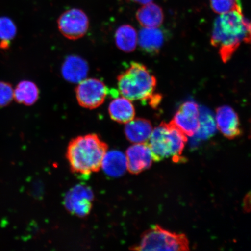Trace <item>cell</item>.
Listing matches in <instances>:
<instances>
[{
  "label": "cell",
  "instance_id": "obj_1",
  "mask_svg": "<svg viewBox=\"0 0 251 251\" xmlns=\"http://www.w3.org/2000/svg\"><path fill=\"white\" fill-rule=\"evenodd\" d=\"M250 23L243 12L232 11L216 19L211 42L219 49L223 62L230 60L241 43H250Z\"/></svg>",
  "mask_w": 251,
  "mask_h": 251
},
{
  "label": "cell",
  "instance_id": "obj_2",
  "mask_svg": "<svg viewBox=\"0 0 251 251\" xmlns=\"http://www.w3.org/2000/svg\"><path fill=\"white\" fill-rule=\"evenodd\" d=\"M107 151V144L99 135L93 133L72 140L66 155L72 172L89 175L101 168L103 157Z\"/></svg>",
  "mask_w": 251,
  "mask_h": 251
},
{
  "label": "cell",
  "instance_id": "obj_3",
  "mask_svg": "<svg viewBox=\"0 0 251 251\" xmlns=\"http://www.w3.org/2000/svg\"><path fill=\"white\" fill-rule=\"evenodd\" d=\"M156 79L145 65L132 62L118 77V86L121 95L131 101H149L155 107L161 97L155 94Z\"/></svg>",
  "mask_w": 251,
  "mask_h": 251
},
{
  "label": "cell",
  "instance_id": "obj_4",
  "mask_svg": "<svg viewBox=\"0 0 251 251\" xmlns=\"http://www.w3.org/2000/svg\"><path fill=\"white\" fill-rule=\"evenodd\" d=\"M187 141L186 135L171 122L169 124L162 122L152 130L146 143L151 151L153 161L159 162L171 158L177 163L185 159L182 153Z\"/></svg>",
  "mask_w": 251,
  "mask_h": 251
},
{
  "label": "cell",
  "instance_id": "obj_5",
  "mask_svg": "<svg viewBox=\"0 0 251 251\" xmlns=\"http://www.w3.org/2000/svg\"><path fill=\"white\" fill-rule=\"evenodd\" d=\"M136 251H188L189 241L186 235L172 233L159 225L149 229L141 236L140 242L131 248Z\"/></svg>",
  "mask_w": 251,
  "mask_h": 251
},
{
  "label": "cell",
  "instance_id": "obj_6",
  "mask_svg": "<svg viewBox=\"0 0 251 251\" xmlns=\"http://www.w3.org/2000/svg\"><path fill=\"white\" fill-rule=\"evenodd\" d=\"M108 88L102 81L95 78H85L75 89L78 104L84 108L94 109L104 102Z\"/></svg>",
  "mask_w": 251,
  "mask_h": 251
},
{
  "label": "cell",
  "instance_id": "obj_7",
  "mask_svg": "<svg viewBox=\"0 0 251 251\" xmlns=\"http://www.w3.org/2000/svg\"><path fill=\"white\" fill-rule=\"evenodd\" d=\"M58 26L64 36L70 40H76L81 38L87 32L89 27V18L81 9H69L58 18Z\"/></svg>",
  "mask_w": 251,
  "mask_h": 251
},
{
  "label": "cell",
  "instance_id": "obj_8",
  "mask_svg": "<svg viewBox=\"0 0 251 251\" xmlns=\"http://www.w3.org/2000/svg\"><path fill=\"white\" fill-rule=\"evenodd\" d=\"M94 200L93 191L85 185H77L68 191L64 203L66 209L78 217H85L92 209Z\"/></svg>",
  "mask_w": 251,
  "mask_h": 251
},
{
  "label": "cell",
  "instance_id": "obj_9",
  "mask_svg": "<svg viewBox=\"0 0 251 251\" xmlns=\"http://www.w3.org/2000/svg\"><path fill=\"white\" fill-rule=\"evenodd\" d=\"M200 111L196 102H185L176 112L171 122L187 136L193 137L200 128Z\"/></svg>",
  "mask_w": 251,
  "mask_h": 251
},
{
  "label": "cell",
  "instance_id": "obj_10",
  "mask_svg": "<svg viewBox=\"0 0 251 251\" xmlns=\"http://www.w3.org/2000/svg\"><path fill=\"white\" fill-rule=\"evenodd\" d=\"M125 155L127 170L134 175L149 169L153 161L151 151L146 143L134 144L128 147Z\"/></svg>",
  "mask_w": 251,
  "mask_h": 251
},
{
  "label": "cell",
  "instance_id": "obj_11",
  "mask_svg": "<svg viewBox=\"0 0 251 251\" xmlns=\"http://www.w3.org/2000/svg\"><path fill=\"white\" fill-rule=\"evenodd\" d=\"M216 126L224 136L233 139L241 134L239 117L230 106L224 105L216 111Z\"/></svg>",
  "mask_w": 251,
  "mask_h": 251
},
{
  "label": "cell",
  "instance_id": "obj_12",
  "mask_svg": "<svg viewBox=\"0 0 251 251\" xmlns=\"http://www.w3.org/2000/svg\"><path fill=\"white\" fill-rule=\"evenodd\" d=\"M61 72L63 77L69 82L79 83L85 79L89 72V66L80 56L71 55L65 59Z\"/></svg>",
  "mask_w": 251,
  "mask_h": 251
},
{
  "label": "cell",
  "instance_id": "obj_13",
  "mask_svg": "<svg viewBox=\"0 0 251 251\" xmlns=\"http://www.w3.org/2000/svg\"><path fill=\"white\" fill-rule=\"evenodd\" d=\"M108 112L112 120L119 124H127L132 121L136 115L131 100L123 96L112 100L109 103Z\"/></svg>",
  "mask_w": 251,
  "mask_h": 251
},
{
  "label": "cell",
  "instance_id": "obj_14",
  "mask_svg": "<svg viewBox=\"0 0 251 251\" xmlns=\"http://www.w3.org/2000/svg\"><path fill=\"white\" fill-rule=\"evenodd\" d=\"M126 124V137L131 143H145L148 141L153 130L149 121L143 118L133 119Z\"/></svg>",
  "mask_w": 251,
  "mask_h": 251
},
{
  "label": "cell",
  "instance_id": "obj_15",
  "mask_svg": "<svg viewBox=\"0 0 251 251\" xmlns=\"http://www.w3.org/2000/svg\"><path fill=\"white\" fill-rule=\"evenodd\" d=\"M164 42V34L158 27H144L138 35V43L144 51L158 53Z\"/></svg>",
  "mask_w": 251,
  "mask_h": 251
},
{
  "label": "cell",
  "instance_id": "obj_16",
  "mask_svg": "<svg viewBox=\"0 0 251 251\" xmlns=\"http://www.w3.org/2000/svg\"><path fill=\"white\" fill-rule=\"evenodd\" d=\"M101 168L108 176H122L127 170L126 155L123 152L117 150L106 152L102 160Z\"/></svg>",
  "mask_w": 251,
  "mask_h": 251
},
{
  "label": "cell",
  "instance_id": "obj_17",
  "mask_svg": "<svg viewBox=\"0 0 251 251\" xmlns=\"http://www.w3.org/2000/svg\"><path fill=\"white\" fill-rule=\"evenodd\" d=\"M136 18L143 27H158L164 21V15L159 5L150 2L137 11Z\"/></svg>",
  "mask_w": 251,
  "mask_h": 251
},
{
  "label": "cell",
  "instance_id": "obj_18",
  "mask_svg": "<svg viewBox=\"0 0 251 251\" xmlns=\"http://www.w3.org/2000/svg\"><path fill=\"white\" fill-rule=\"evenodd\" d=\"M115 42L121 51L125 52L134 51L138 43L136 30L129 25H122L116 31Z\"/></svg>",
  "mask_w": 251,
  "mask_h": 251
},
{
  "label": "cell",
  "instance_id": "obj_19",
  "mask_svg": "<svg viewBox=\"0 0 251 251\" xmlns=\"http://www.w3.org/2000/svg\"><path fill=\"white\" fill-rule=\"evenodd\" d=\"M39 90L32 81L24 80L19 83L14 90L15 101L26 106H31L38 100Z\"/></svg>",
  "mask_w": 251,
  "mask_h": 251
},
{
  "label": "cell",
  "instance_id": "obj_20",
  "mask_svg": "<svg viewBox=\"0 0 251 251\" xmlns=\"http://www.w3.org/2000/svg\"><path fill=\"white\" fill-rule=\"evenodd\" d=\"M200 128L196 135L201 139L212 136L216 130L214 118L209 112L200 111Z\"/></svg>",
  "mask_w": 251,
  "mask_h": 251
},
{
  "label": "cell",
  "instance_id": "obj_21",
  "mask_svg": "<svg viewBox=\"0 0 251 251\" xmlns=\"http://www.w3.org/2000/svg\"><path fill=\"white\" fill-rule=\"evenodd\" d=\"M213 11L224 14L232 11L242 12L240 0H210Z\"/></svg>",
  "mask_w": 251,
  "mask_h": 251
},
{
  "label": "cell",
  "instance_id": "obj_22",
  "mask_svg": "<svg viewBox=\"0 0 251 251\" xmlns=\"http://www.w3.org/2000/svg\"><path fill=\"white\" fill-rule=\"evenodd\" d=\"M17 34V27L10 18H0V40L9 42Z\"/></svg>",
  "mask_w": 251,
  "mask_h": 251
},
{
  "label": "cell",
  "instance_id": "obj_23",
  "mask_svg": "<svg viewBox=\"0 0 251 251\" xmlns=\"http://www.w3.org/2000/svg\"><path fill=\"white\" fill-rule=\"evenodd\" d=\"M14 99V90L10 84L0 81V108L9 104Z\"/></svg>",
  "mask_w": 251,
  "mask_h": 251
},
{
  "label": "cell",
  "instance_id": "obj_24",
  "mask_svg": "<svg viewBox=\"0 0 251 251\" xmlns=\"http://www.w3.org/2000/svg\"><path fill=\"white\" fill-rule=\"evenodd\" d=\"M131 1L139 3L141 4H146L148 3L151 2L152 0H130Z\"/></svg>",
  "mask_w": 251,
  "mask_h": 251
}]
</instances>
